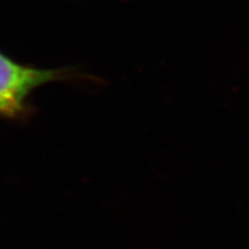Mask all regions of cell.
Wrapping results in <instances>:
<instances>
[{
	"instance_id": "6da1fadb",
	"label": "cell",
	"mask_w": 249,
	"mask_h": 249,
	"mask_svg": "<svg viewBox=\"0 0 249 249\" xmlns=\"http://www.w3.org/2000/svg\"><path fill=\"white\" fill-rule=\"evenodd\" d=\"M62 74V71L23 66L0 53V116L18 113L33 90Z\"/></svg>"
}]
</instances>
